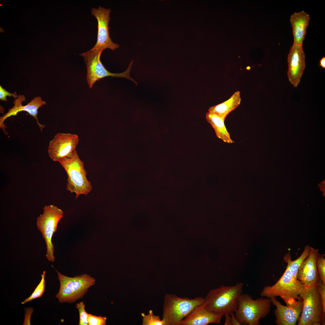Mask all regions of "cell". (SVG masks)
<instances>
[{
    "label": "cell",
    "instance_id": "cell-1",
    "mask_svg": "<svg viewBox=\"0 0 325 325\" xmlns=\"http://www.w3.org/2000/svg\"><path fill=\"white\" fill-rule=\"evenodd\" d=\"M243 286V283L238 282L233 286L221 285L210 290L205 297L207 309L223 316L234 313Z\"/></svg>",
    "mask_w": 325,
    "mask_h": 325
},
{
    "label": "cell",
    "instance_id": "cell-2",
    "mask_svg": "<svg viewBox=\"0 0 325 325\" xmlns=\"http://www.w3.org/2000/svg\"><path fill=\"white\" fill-rule=\"evenodd\" d=\"M66 172L68 178L67 190L74 193L76 198L81 194L87 195L92 189L91 184L86 177L87 172L83 162L76 150L70 157H65L58 161Z\"/></svg>",
    "mask_w": 325,
    "mask_h": 325
},
{
    "label": "cell",
    "instance_id": "cell-3",
    "mask_svg": "<svg viewBox=\"0 0 325 325\" xmlns=\"http://www.w3.org/2000/svg\"><path fill=\"white\" fill-rule=\"evenodd\" d=\"M271 304L270 299L261 297L254 299L249 295L242 293L235 315L241 325H258L260 320L269 313Z\"/></svg>",
    "mask_w": 325,
    "mask_h": 325
},
{
    "label": "cell",
    "instance_id": "cell-4",
    "mask_svg": "<svg viewBox=\"0 0 325 325\" xmlns=\"http://www.w3.org/2000/svg\"><path fill=\"white\" fill-rule=\"evenodd\" d=\"M205 302V297H181L168 293L165 296L162 320L165 325H180L181 321L197 306Z\"/></svg>",
    "mask_w": 325,
    "mask_h": 325
},
{
    "label": "cell",
    "instance_id": "cell-5",
    "mask_svg": "<svg viewBox=\"0 0 325 325\" xmlns=\"http://www.w3.org/2000/svg\"><path fill=\"white\" fill-rule=\"evenodd\" d=\"M56 271L60 286L55 297L60 303L74 302L83 297L95 283L94 278L86 274L70 277Z\"/></svg>",
    "mask_w": 325,
    "mask_h": 325
},
{
    "label": "cell",
    "instance_id": "cell-6",
    "mask_svg": "<svg viewBox=\"0 0 325 325\" xmlns=\"http://www.w3.org/2000/svg\"><path fill=\"white\" fill-rule=\"evenodd\" d=\"M303 301V309L298 325H324L325 313L316 286L305 287L299 296Z\"/></svg>",
    "mask_w": 325,
    "mask_h": 325
},
{
    "label": "cell",
    "instance_id": "cell-7",
    "mask_svg": "<svg viewBox=\"0 0 325 325\" xmlns=\"http://www.w3.org/2000/svg\"><path fill=\"white\" fill-rule=\"evenodd\" d=\"M43 210V213L37 218L36 225L46 244V257L48 261L54 262V249L52 238L57 231L58 224L62 218L63 213L61 209L52 205L45 206Z\"/></svg>",
    "mask_w": 325,
    "mask_h": 325
},
{
    "label": "cell",
    "instance_id": "cell-8",
    "mask_svg": "<svg viewBox=\"0 0 325 325\" xmlns=\"http://www.w3.org/2000/svg\"><path fill=\"white\" fill-rule=\"evenodd\" d=\"M103 51L94 50L91 48L87 51L79 54L83 57L87 67V80L90 88L97 81L108 76L123 77L131 80L137 85V82L130 76L133 61L130 63L126 71L120 73H111L105 68L100 60Z\"/></svg>",
    "mask_w": 325,
    "mask_h": 325
},
{
    "label": "cell",
    "instance_id": "cell-9",
    "mask_svg": "<svg viewBox=\"0 0 325 325\" xmlns=\"http://www.w3.org/2000/svg\"><path fill=\"white\" fill-rule=\"evenodd\" d=\"M305 286L294 278L287 266L279 279L272 286H265L260 293L261 297L268 298L280 296L291 297L301 300L299 296Z\"/></svg>",
    "mask_w": 325,
    "mask_h": 325
},
{
    "label": "cell",
    "instance_id": "cell-10",
    "mask_svg": "<svg viewBox=\"0 0 325 325\" xmlns=\"http://www.w3.org/2000/svg\"><path fill=\"white\" fill-rule=\"evenodd\" d=\"M271 303L276 307L274 314L275 323L277 325H296L303 309V301L289 297L283 298L287 306L282 305L276 297L270 298Z\"/></svg>",
    "mask_w": 325,
    "mask_h": 325
},
{
    "label": "cell",
    "instance_id": "cell-11",
    "mask_svg": "<svg viewBox=\"0 0 325 325\" xmlns=\"http://www.w3.org/2000/svg\"><path fill=\"white\" fill-rule=\"evenodd\" d=\"M79 142L78 135L70 133H58L49 142L48 152L50 158L55 162L70 157L75 150Z\"/></svg>",
    "mask_w": 325,
    "mask_h": 325
},
{
    "label": "cell",
    "instance_id": "cell-12",
    "mask_svg": "<svg viewBox=\"0 0 325 325\" xmlns=\"http://www.w3.org/2000/svg\"><path fill=\"white\" fill-rule=\"evenodd\" d=\"M110 8H106L99 6L98 8H92V15L94 16L98 21L97 41L91 49L103 51L106 48L113 51L119 47L118 44L114 42L109 36L108 24L110 19Z\"/></svg>",
    "mask_w": 325,
    "mask_h": 325
},
{
    "label": "cell",
    "instance_id": "cell-13",
    "mask_svg": "<svg viewBox=\"0 0 325 325\" xmlns=\"http://www.w3.org/2000/svg\"><path fill=\"white\" fill-rule=\"evenodd\" d=\"M25 101V97L23 95H19L14 101V106L8 110V112L0 118V127L4 133L8 135L5 128H7L4 124L5 120L8 117L11 116H16L17 113L22 111H26L36 120L37 125L41 131L45 127V125L40 124L37 116L38 110L43 105L46 104V102L42 99L40 96L35 97L30 102L25 106L22 104V102Z\"/></svg>",
    "mask_w": 325,
    "mask_h": 325
},
{
    "label": "cell",
    "instance_id": "cell-14",
    "mask_svg": "<svg viewBox=\"0 0 325 325\" xmlns=\"http://www.w3.org/2000/svg\"><path fill=\"white\" fill-rule=\"evenodd\" d=\"M287 74L290 83L299 85L305 67V56L302 45L293 44L288 55Z\"/></svg>",
    "mask_w": 325,
    "mask_h": 325
},
{
    "label": "cell",
    "instance_id": "cell-15",
    "mask_svg": "<svg viewBox=\"0 0 325 325\" xmlns=\"http://www.w3.org/2000/svg\"><path fill=\"white\" fill-rule=\"evenodd\" d=\"M223 316L209 311L205 302L196 306L180 322V325H207L219 324Z\"/></svg>",
    "mask_w": 325,
    "mask_h": 325
},
{
    "label": "cell",
    "instance_id": "cell-16",
    "mask_svg": "<svg viewBox=\"0 0 325 325\" xmlns=\"http://www.w3.org/2000/svg\"><path fill=\"white\" fill-rule=\"evenodd\" d=\"M318 250L311 247L308 257L302 262L298 272L297 279L305 287L316 286L319 277L316 265V258Z\"/></svg>",
    "mask_w": 325,
    "mask_h": 325
},
{
    "label": "cell",
    "instance_id": "cell-17",
    "mask_svg": "<svg viewBox=\"0 0 325 325\" xmlns=\"http://www.w3.org/2000/svg\"><path fill=\"white\" fill-rule=\"evenodd\" d=\"M310 20L309 15L303 11L295 12L291 16L290 20L292 29L293 44L302 45Z\"/></svg>",
    "mask_w": 325,
    "mask_h": 325
},
{
    "label": "cell",
    "instance_id": "cell-18",
    "mask_svg": "<svg viewBox=\"0 0 325 325\" xmlns=\"http://www.w3.org/2000/svg\"><path fill=\"white\" fill-rule=\"evenodd\" d=\"M241 101L240 92L237 91L226 101L209 107L208 111L216 114L225 120L228 115L240 105Z\"/></svg>",
    "mask_w": 325,
    "mask_h": 325
},
{
    "label": "cell",
    "instance_id": "cell-19",
    "mask_svg": "<svg viewBox=\"0 0 325 325\" xmlns=\"http://www.w3.org/2000/svg\"><path fill=\"white\" fill-rule=\"evenodd\" d=\"M208 122L214 128L217 137L228 144L234 143L231 138L224 124V120L216 114L208 112L206 114Z\"/></svg>",
    "mask_w": 325,
    "mask_h": 325
},
{
    "label": "cell",
    "instance_id": "cell-20",
    "mask_svg": "<svg viewBox=\"0 0 325 325\" xmlns=\"http://www.w3.org/2000/svg\"><path fill=\"white\" fill-rule=\"evenodd\" d=\"M311 247L309 245L305 246L302 254L297 258L292 261L290 254L287 253L283 258L284 261L287 263V266L289 269L293 277L297 279L298 270L304 261L309 255L311 250Z\"/></svg>",
    "mask_w": 325,
    "mask_h": 325
},
{
    "label": "cell",
    "instance_id": "cell-21",
    "mask_svg": "<svg viewBox=\"0 0 325 325\" xmlns=\"http://www.w3.org/2000/svg\"><path fill=\"white\" fill-rule=\"evenodd\" d=\"M45 271H44L41 275V279L39 284L31 296L21 302L22 304H25L42 296L45 288Z\"/></svg>",
    "mask_w": 325,
    "mask_h": 325
},
{
    "label": "cell",
    "instance_id": "cell-22",
    "mask_svg": "<svg viewBox=\"0 0 325 325\" xmlns=\"http://www.w3.org/2000/svg\"><path fill=\"white\" fill-rule=\"evenodd\" d=\"M141 315L143 317L142 325H165L162 319L159 316L155 315L152 310H150L147 315L144 313Z\"/></svg>",
    "mask_w": 325,
    "mask_h": 325
},
{
    "label": "cell",
    "instance_id": "cell-23",
    "mask_svg": "<svg viewBox=\"0 0 325 325\" xmlns=\"http://www.w3.org/2000/svg\"><path fill=\"white\" fill-rule=\"evenodd\" d=\"M316 265L319 277L325 284V254L318 252L316 258Z\"/></svg>",
    "mask_w": 325,
    "mask_h": 325
},
{
    "label": "cell",
    "instance_id": "cell-24",
    "mask_svg": "<svg viewBox=\"0 0 325 325\" xmlns=\"http://www.w3.org/2000/svg\"><path fill=\"white\" fill-rule=\"evenodd\" d=\"M76 307L79 313V325H88L87 320L88 313L85 309V305L84 302L82 301L76 304Z\"/></svg>",
    "mask_w": 325,
    "mask_h": 325
},
{
    "label": "cell",
    "instance_id": "cell-25",
    "mask_svg": "<svg viewBox=\"0 0 325 325\" xmlns=\"http://www.w3.org/2000/svg\"><path fill=\"white\" fill-rule=\"evenodd\" d=\"M107 319L105 316H97L88 313V325H105L106 324Z\"/></svg>",
    "mask_w": 325,
    "mask_h": 325
},
{
    "label": "cell",
    "instance_id": "cell-26",
    "mask_svg": "<svg viewBox=\"0 0 325 325\" xmlns=\"http://www.w3.org/2000/svg\"><path fill=\"white\" fill-rule=\"evenodd\" d=\"M316 286L320 295L323 310L325 311V284L319 277L317 281Z\"/></svg>",
    "mask_w": 325,
    "mask_h": 325
},
{
    "label": "cell",
    "instance_id": "cell-27",
    "mask_svg": "<svg viewBox=\"0 0 325 325\" xmlns=\"http://www.w3.org/2000/svg\"><path fill=\"white\" fill-rule=\"evenodd\" d=\"M7 96L9 97L13 96L16 98H17L18 96L17 93L14 92V93H11L7 91L6 90L3 88L1 85L0 86V99L1 100L6 101H7L6 97Z\"/></svg>",
    "mask_w": 325,
    "mask_h": 325
},
{
    "label": "cell",
    "instance_id": "cell-28",
    "mask_svg": "<svg viewBox=\"0 0 325 325\" xmlns=\"http://www.w3.org/2000/svg\"><path fill=\"white\" fill-rule=\"evenodd\" d=\"M33 309L32 308H28L26 310L25 315V319L23 325H30V320Z\"/></svg>",
    "mask_w": 325,
    "mask_h": 325
},
{
    "label": "cell",
    "instance_id": "cell-29",
    "mask_svg": "<svg viewBox=\"0 0 325 325\" xmlns=\"http://www.w3.org/2000/svg\"><path fill=\"white\" fill-rule=\"evenodd\" d=\"M230 315L231 317V325H241V324L239 322L235 316L234 313H231L230 314Z\"/></svg>",
    "mask_w": 325,
    "mask_h": 325
},
{
    "label": "cell",
    "instance_id": "cell-30",
    "mask_svg": "<svg viewBox=\"0 0 325 325\" xmlns=\"http://www.w3.org/2000/svg\"><path fill=\"white\" fill-rule=\"evenodd\" d=\"M225 318V320L224 325H231V315L229 314H227L224 316Z\"/></svg>",
    "mask_w": 325,
    "mask_h": 325
},
{
    "label": "cell",
    "instance_id": "cell-31",
    "mask_svg": "<svg viewBox=\"0 0 325 325\" xmlns=\"http://www.w3.org/2000/svg\"><path fill=\"white\" fill-rule=\"evenodd\" d=\"M320 65L323 68H325V57H323L320 60Z\"/></svg>",
    "mask_w": 325,
    "mask_h": 325
}]
</instances>
